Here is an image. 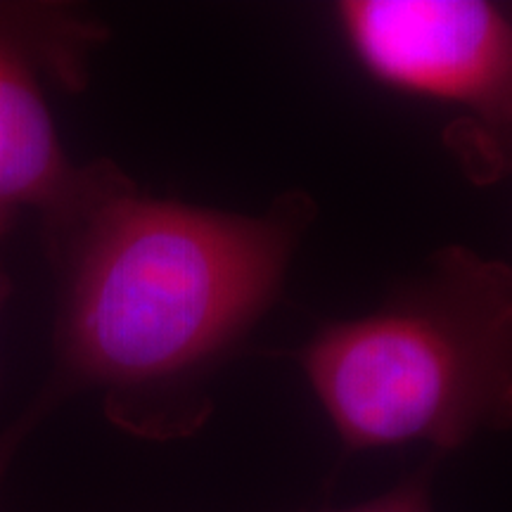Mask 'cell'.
I'll return each instance as SVG.
<instances>
[{
	"mask_svg": "<svg viewBox=\"0 0 512 512\" xmlns=\"http://www.w3.org/2000/svg\"><path fill=\"white\" fill-rule=\"evenodd\" d=\"M316 219L302 190L247 216L152 197L112 159L81 166L38 219L53 275V408L95 396L119 432L188 439L214 413V380L278 299Z\"/></svg>",
	"mask_w": 512,
	"mask_h": 512,
	"instance_id": "cell-1",
	"label": "cell"
},
{
	"mask_svg": "<svg viewBox=\"0 0 512 512\" xmlns=\"http://www.w3.org/2000/svg\"><path fill=\"white\" fill-rule=\"evenodd\" d=\"M297 358L351 451H456L512 432V266L448 245L375 311L318 330Z\"/></svg>",
	"mask_w": 512,
	"mask_h": 512,
	"instance_id": "cell-2",
	"label": "cell"
},
{
	"mask_svg": "<svg viewBox=\"0 0 512 512\" xmlns=\"http://www.w3.org/2000/svg\"><path fill=\"white\" fill-rule=\"evenodd\" d=\"M335 17L375 81L448 114L441 140L467 181L512 178V5L347 0Z\"/></svg>",
	"mask_w": 512,
	"mask_h": 512,
	"instance_id": "cell-3",
	"label": "cell"
},
{
	"mask_svg": "<svg viewBox=\"0 0 512 512\" xmlns=\"http://www.w3.org/2000/svg\"><path fill=\"white\" fill-rule=\"evenodd\" d=\"M110 27L72 3L0 0V223L43 219L79 183L48 91L81 93Z\"/></svg>",
	"mask_w": 512,
	"mask_h": 512,
	"instance_id": "cell-4",
	"label": "cell"
},
{
	"mask_svg": "<svg viewBox=\"0 0 512 512\" xmlns=\"http://www.w3.org/2000/svg\"><path fill=\"white\" fill-rule=\"evenodd\" d=\"M430 482L432 467L415 472L406 482L394 486L387 494L373 498V501L351 505L344 510H320V512H432L430 503Z\"/></svg>",
	"mask_w": 512,
	"mask_h": 512,
	"instance_id": "cell-5",
	"label": "cell"
},
{
	"mask_svg": "<svg viewBox=\"0 0 512 512\" xmlns=\"http://www.w3.org/2000/svg\"><path fill=\"white\" fill-rule=\"evenodd\" d=\"M53 413L55 408L50 406V401L43 399L41 394H36L34 401H31L29 406L24 408L3 432H0V491H3L5 477H8L17 453L22 451L24 441H27L31 434L43 425V420Z\"/></svg>",
	"mask_w": 512,
	"mask_h": 512,
	"instance_id": "cell-6",
	"label": "cell"
},
{
	"mask_svg": "<svg viewBox=\"0 0 512 512\" xmlns=\"http://www.w3.org/2000/svg\"><path fill=\"white\" fill-rule=\"evenodd\" d=\"M12 230H15V226L0 223V316H3L5 306H8L10 297H12V290H15V285H12L10 268H8V264H5V242H8ZM0 377H3V373H0Z\"/></svg>",
	"mask_w": 512,
	"mask_h": 512,
	"instance_id": "cell-7",
	"label": "cell"
}]
</instances>
